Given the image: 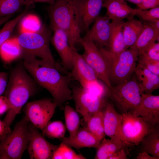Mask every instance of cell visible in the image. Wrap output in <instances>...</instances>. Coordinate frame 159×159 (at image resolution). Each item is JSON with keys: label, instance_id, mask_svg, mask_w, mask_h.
I'll list each match as a JSON object with an SVG mask.
<instances>
[{"label": "cell", "instance_id": "obj_29", "mask_svg": "<svg viewBox=\"0 0 159 159\" xmlns=\"http://www.w3.org/2000/svg\"><path fill=\"white\" fill-rule=\"evenodd\" d=\"M64 109L66 127L69 133V137H72L80 128V117L76 110L71 106L66 105Z\"/></svg>", "mask_w": 159, "mask_h": 159}, {"label": "cell", "instance_id": "obj_13", "mask_svg": "<svg viewBox=\"0 0 159 159\" xmlns=\"http://www.w3.org/2000/svg\"><path fill=\"white\" fill-rule=\"evenodd\" d=\"M29 128L32 135L27 149L31 159H51L58 145L53 144L45 138L38 129L29 122Z\"/></svg>", "mask_w": 159, "mask_h": 159}, {"label": "cell", "instance_id": "obj_1", "mask_svg": "<svg viewBox=\"0 0 159 159\" xmlns=\"http://www.w3.org/2000/svg\"><path fill=\"white\" fill-rule=\"evenodd\" d=\"M22 57L25 69L36 83L50 93L57 107L61 110L64 109L65 103L72 99L69 85L74 79L70 73L63 74L56 68L41 65L34 56L25 55Z\"/></svg>", "mask_w": 159, "mask_h": 159}, {"label": "cell", "instance_id": "obj_39", "mask_svg": "<svg viewBox=\"0 0 159 159\" xmlns=\"http://www.w3.org/2000/svg\"><path fill=\"white\" fill-rule=\"evenodd\" d=\"M9 102L5 96H0V115L6 112H7L10 108Z\"/></svg>", "mask_w": 159, "mask_h": 159}, {"label": "cell", "instance_id": "obj_28", "mask_svg": "<svg viewBox=\"0 0 159 159\" xmlns=\"http://www.w3.org/2000/svg\"><path fill=\"white\" fill-rule=\"evenodd\" d=\"M85 127L101 141L105 138L103 116L102 110L92 115L86 123Z\"/></svg>", "mask_w": 159, "mask_h": 159}, {"label": "cell", "instance_id": "obj_3", "mask_svg": "<svg viewBox=\"0 0 159 159\" xmlns=\"http://www.w3.org/2000/svg\"><path fill=\"white\" fill-rule=\"evenodd\" d=\"M51 37V31L43 26L36 32H21L16 38L22 50V54L38 58L41 65L64 72L65 70L56 62L52 53L49 47Z\"/></svg>", "mask_w": 159, "mask_h": 159}, {"label": "cell", "instance_id": "obj_8", "mask_svg": "<svg viewBox=\"0 0 159 159\" xmlns=\"http://www.w3.org/2000/svg\"><path fill=\"white\" fill-rule=\"evenodd\" d=\"M122 115L121 131L125 141L131 146L138 145L154 126L131 111Z\"/></svg>", "mask_w": 159, "mask_h": 159}, {"label": "cell", "instance_id": "obj_45", "mask_svg": "<svg viewBox=\"0 0 159 159\" xmlns=\"http://www.w3.org/2000/svg\"><path fill=\"white\" fill-rule=\"evenodd\" d=\"M11 15L6 16L0 18V26L4 23L6 22L10 18Z\"/></svg>", "mask_w": 159, "mask_h": 159}, {"label": "cell", "instance_id": "obj_10", "mask_svg": "<svg viewBox=\"0 0 159 159\" xmlns=\"http://www.w3.org/2000/svg\"><path fill=\"white\" fill-rule=\"evenodd\" d=\"M80 43L84 49L83 58L96 73L98 78L106 85L110 90L112 86L110 82L107 66L99 48L89 38L85 36Z\"/></svg>", "mask_w": 159, "mask_h": 159}, {"label": "cell", "instance_id": "obj_15", "mask_svg": "<svg viewBox=\"0 0 159 159\" xmlns=\"http://www.w3.org/2000/svg\"><path fill=\"white\" fill-rule=\"evenodd\" d=\"M132 112L152 126H156L159 122V96L142 94L139 105Z\"/></svg>", "mask_w": 159, "mask_h": 159}, {"label": "cell", "instance_id": "obj_14", "mask_svg": "<svg viewBox=\"0 0 159 159\" xmlns=\"http://www.w3.org/2000/svg\"><path fill=\"white\" fill-rule=\"evenodd\" d=\"M105 134L117 142L124 143L121 131L122 115L116 111L113 105L107 101L102 110Z\"/></svg>", "mask_w": 159, "mask_h": 159}, {"label": "cell", "instance_id": "obj_4", "mask_svg": "<svg viewBox=\"0 0 159 159\" xmlns=\"http://www.w3.org/2000/svg\"><path fill=\"white\" fill-rule=\"evenodd\" d=\"M105 60L109 78L116 85L130 79L134 72L139 53L133 46L119 53H113L109 50L99 48Z\"/></svg>", "mask_w": 159, "mask_h": 159}, {"label": "cell", "instance_id": "obj_19", "mask_svg": "<svg viewBox=\"0 0 159 159\" xmlns=\"http://www.w3.org/2000/svg\"><path fill=\"white\" fill-rule=\"evenodd\" d=\"M102 7L106 9L105 15L112 20L133 17L138 9L131 7L125 0H103Z\"/></svg>", "mask_w": 159, "mask_h": 159}, {"label": "cell", "instance_id": "obj_21", "mask_svg": "<svg viewBox=\"0 0 159 159\" xmlns=\"http://www.w3.org/2000/svg\"><path fill=\"white\" fill-rule=\"evenodd\" d=\"M137 79L143 87L145 93L151 94L159 88V76L138 64L134 70Z\"/></svg>", "mask_w": 159, "mask_h": 159}, {"label": "cell", "instance_id": "obj_44", "mask_svg": "<svg viewBox=\"0 0 159 159\" xmlns=\"http://www.w3.org/2000/svg\"><path fill=\"white\" fill-rule=\"evenodd\" d=\"M155 29L159 30V20L153 21H145Z\"/></svg>", "mask_w": 159, "mask_h": 159}, {"label": "cell", "instance_id": "obj_23", "mask_svg": "<svg viewBox=\"0 0 159 159\" xmlns=\"http://www.w3.org/2000/svg\"><path fill=\"white\" fill-rule=\"evenodd\" d=\"M143 26V23L133 17L124 21L122 25L124 40L127 49L135 44Z\"/></svg>", "mask_w": 159, "mask_h": 159}, {"label": "cell", "instance_id": "obj_41", "mask_svg": "<svg viewBox=\"0 0 159 159\" xmlns=\"http://www.w3.org/2000/svg\"><path fill=\"white\" fill-rule=\"evenodd\" d=\"M23 5L29 7L36 3H45L51 5L55 2V0H21Z\"/></svg>", "mask_w": 159, "mask_h": 159}, {"label": "cell", "instance_id": "obj_43", "mask_svg": "<svg viewBox=\"0 0 159 159\" xmlns=\"http://www.w3.org/2000/svg\"><path fill=\"white\" fill-rule=\"evenodd\" d=\"M137 159H158L154 156L151 155L145 151H142L138 153L136 158Z\"/></svg>", "mask_w": 159, "mask_h": 159}, {"label": "cell", "instance_id": "obj_32", "mask_svg": "<svg viewBox=\"0 0 159 159\" xmlns=\"http://www.w3.org/2000/svg\"><path fill=\"white\" fill-rule=\"evenodd\" d=\"M27 9L18 16L12 20L7 21L0 31V47L6 41L9 39L17 23L25 15Z\"/></svg>", "mask_w": 159, "mask_h": 159}, {"label": "cell", "instance_id": "obj_37", "mask_svg": "<svg viewBox=\"0 0 159 159\" xmlns=\"http://www.w3.org/2000/svg\"><path fill=\"white\" fill-rule=\"evenodd\" d=\"M141 53L144 54L153 60L159 61V42H154L151 43L139 54Z\"/></svg>", "mask_w": 159, "mask_h": 159}, {"label": "cell", "instance_id": "obj_38", "mask_svg": "<svg viewBox=\"0 0 159 159\" xmlns=\"http://www.w3.org/2000/svg\"><path fill=\"white\" fill-rule=\"evenodd\" d=\"M136 5L141 9H148L159 6V0H142Z\"/></svg>", "mask_w": 159, "mask_h": 159}, {"label": "cell", "instance_id": "obj_24", "mask_svg": "<svg viewBox=\"0 0 159 159\" xmlns=\"http://www.w3.org/2000/svg\"><path fill=\"white\" fill-rule=\"evenodd\" d=\"M23 51L16 37L10 38L0 47V57L6 63H8L22 56Z\"/></svg>", "mask_w": 159, "mask_h": 159}, {"label": "cell", "instance_id": "obj_17", "mask_svg": "<svg viewBox=\"0 0 159 159\" xmlns=\"http://www.w3.org/2000/svg\"><path fill=\"white\" fill-rule=\"evenodd\" d=\"M110 20L105 15L99 16L85 35L99 48L108 47L111 30Z\"/></svg>", "mask_w": 159, "mask_h": 159}, {"label": "cell", "instance_id": "obj_40", "mask_svg": "<svg viewBox=\"0 0 159 159\" xmlns=\"http://www.w3.org/2000/svg\"><path fill=\"white\" fill-rule=\"evenodd\" d=\"M7 73L0 72V96L4 92L7 86L8 79Z\"/></svg>", "mask_w": 159, "mask_h": 159}, {"label": "cell", "instance_id": "obj_11", "mask_svg": "<svg viewBox=\"0 0 159 159\" xmlns=\"http://www.w3.org/2000/svg\"><path fill=\"white\" fill-rule=\"evenodd\" d=\"M69 1L81 32H87L91 24L99 16L102 7L103 0Z\"/></svg>", "mask_w": 159, "mask_h": 159}, {"label": "cell", "instance_id": "obj_16", "mask_svg": "<svg viewBox=\"0 0 159 159\" xmlns=\"http://www.w3.org/2000/svg\"><path fill=\"white\" fill-rule=\"evenodd\" d=\"M53 30L54 34L51 39L60 58L63 68L71 70L74 50L70 46L67 35L64 31L58 29Z\"/></svg>", "mask_w": 159, "mask_h": 159}, {"label": "cell", "instance_id": "obj_33", "mask_svg": "<svg viewBox=\"0 0 159 159\" xmlns=\"http://www.w3.org/2000/svg\"><path fill=\"white\" fill-rule=\"evenodd\" d=\"M23 5L21 0H0V18L11 15Z\"/></svg>", "mask_w": 159, "mask_h": 159}, {"label": "cell", "instance_id": "obj_26", "mask_svg": "<svg viewBox=\"0 0 159 159\" xmlns=\"http://www.w3.org/2000/svg\"><path fill=\"white\" fill-rule=\"evenodd\" d=\"M130 146L124 143L117 142L110 139L104 138L96 148L95 159H109L117 151L126 146Z\"/></svg>", "mask_w": 159, "mask_h": 159}, {"label": "cell", "instance_id": "obj_27", "mask_svg": "<svg viewBox=\"0 0 159 159\" xmlns=\"http://www.w3.org/2000/svg\"><path fill=\"white\" fill-rule=\"evenodd\" d=\"M156 126L153 127L140 143L142 146V151H145L159 159V131L158 128L156 127Z\"/></svg>", "mask_w": 159, "mask_h": 159}, {"label": "cell", "instance_id": "obj_31", "mask_svg": "<svg viewBox=\"0 0 159 159\" xmlns=\"http://www.w3.org/2000/svg\"><path fill=\"white\" fill-rule=\"evenodd\" d=\"M80 154H77L71 147L61 143L54 153L52 159H86Z\"/></svg>", "mask_w": 159, "mask_h": 159}, {"label": "cell", "instance_id": "obj_2", "mask_svg": "<svg viewBox=\"0 0 159 159\" xmlns=\"http://www.w3.org/2000/svg\"><path fill=\"white\" fill-rule=\"evenodd\" d=\"M36 91V82L27 74L23 66L19 65L14 68L4 92L11 107L2 121L5 130L10 128L16 116Z\"/></svg>", "mask_w": 159, "mask_h": 159}, {"label": "cell", "instance_id": "obj_47", "mask_svg": "<svg viewBox=\"0 0 159 159\" xmlns=\"http://www.w3.org/2000/svg\"><path fill=\"white\" fill-rule=\"evenodd\" d=\"M127 0L133 4H135L136 5L140 3L142 0Z\"/></svg>", "mask_w": 159, "mask_h": 159}, {"label": "cell", "instance_id": "obj_20", "mask_svg": "<svg viewBox=\"0 0 159 159\" xmlns=\"http://www.w3.org/2000/svg\"><path fill=\"white\" fill-rule=\"evenodd\" d=\"M61 139V143L77 150L84 148H96L101 141L85 127L79 128L73 137H64Z\"/></svg>", "mask_w": 159, "mask_h": 159}, {"label": "cell", "instance_id": "obj_18", "mask_svg": "<svg viewBox=\"0 0 159 159\" xmlns=\"http://www.w3.org/2000/svg\"><path fill=\"white\" fill-rule=\"evenodd\" d=\"M70 73L74 80L85 88L90 82L98 79L94 70L77 51H74L73 66Z\"/></svg>", "mask_w": 159, "mask_h": 159}, {"label": "cell", "instance_id": "obj_12", "mask_svg": "<svg viewBox=\"0 0 159 159\" xmlns=\"http://www.w3.org/2000/svg\"><path fill=\"white\" fill-rule=\"evenodd\" d=\"M57 105L53 100L43 99L28 103L25 109L29 122L42 130L53 116Z\"/></svg>", "mask_w": 159, "mask_h": 159}, {"label": "cell", "instance_id": "obj_35", "mask_svg": "<svg viewBox=\"0 0 159 159\" xmlns=\"http://www.w3.org/2000/svg\"><path fill=\"white\" fill-rule=\"evenodd\" d=\"M138 9L135 15L145 21H153L159 20V6L146 10Z\"/></svg>", "mask_w": 159, "mask_h": 159}, {"label": "cell", "instance_id": "obj_25", "mask_svg": "<svg viewBox=\"0 0 159 159\" xmlns=\"http://www.w3.org/2000/svg\"><path fill=\"white\" fill-rule=\"evenodd\" d=\"M143 29L135 44L132 46L138 51L139 55L150 44L159 42V30L152 27L145 22Z\"/></svg>", "mask_w": 159, "mask_h": 159}, {"label": "cell", "instance_id": "obj_30", "mask_svg": "<svg viewBox=\"0 0 159 159\" xmlns=\"http://www.w3.org/2000/svg\"><path fill=\"white\" fill-rule=\"evenodd\" d=\"M42 131L44 136L61 139L64 137L66 127L61 121L56 120L49 122Z\"/></svg>", "mask_w": 159, "mask_h": 159}, {"label": "cell", "instance_id": "obj_48", "mask_svg": "<svg viewBox=\"0 0 159 159\" xmlns=\"http://www.w3.org/2000/svg\"><path fill=\"white\" fill-rule=\"evenodd\" d=\"M67 0V1H70V0Z\"/></svg>", "mask_w": 159, "mask_h": 159}, {"label": "cell", "instance_id": "obj_36", "mask_svg": "<svg viewBox=\"0 0 159 159\" xmlns=\"http://www.w3.org/2000/svg\"><path fill=\"white\" fill-rule=\"evenodd\" d=\"M138 63L154 73L159 76V61L153 60L143 53L139 55Z\"/></svg>", "mask_w": 159, "mask_h": 159}, {"label": "cell", "instance_id": "obj_9", "mask_svg": "<svg viewBox=\"0 0 159 159\" xmlns=\"http://www.w3.org/2000/svg\"><path fill=\"white\" fill-rule=\"evenodd\" d=\"M72 90L75 110L83 117L85 123L94 114L102 110L107 102V99L90 93L80 86L73 87Z\"/></svg>", "mask_w": 159, "mask_h": 159}, {"label": "cell", "instance_id": "obj_22", "mask_svg": "<svg viewBox=\"0 0 159 159\" xmlns=\"http://www.w3.org/2000/svg\"><path fill=\"white\" fill-rule=\"evenodd\" d=\"M123 20H112L111 22V30L109 49L115 53L121 52L127 49L124 42L123 33Z\"/></svg>", "mask_w": 159, "mask_h": 159}, {"label": "cell", "instance_id": "obj_7", "mask_svg": "<svg viewBox=\"0 0 159 159\" xmlns=\"http://www.w3.org/2000/svg\"><path fill=\"white\" fill-rule=\"evenodd\" d=\"M110 95L124 112L133 111L139 105L144 90L135 78L112 87Z\"/></svg>", "mask_w": 159, "mask_h": 159}, {"label": "cell", "instance_id": "obj_6", "mask_svg": "<svg viewBox=\"0 0 159 159\" xmlns=\"http://www.w3.org/2000/svg\"><path fill=\"white\" fill-rule=\"evenodd\" d=\"M25 115L16 123L12 130L0 136V159H20L27 149L32 137Z\"/></svg>", "mask_w": 159, "mask_h": 159}, {"label": "cell", "instance_id": "obj_5", "mask_svg": "<svg viewBox=\"0 0 159 159\" xmlns=\"http://www.w3.org/2000/svg\"><path fill=\"white\" fill-rule=\"evenodd\" d=\"M51 28L64 31L68 37L69 45L74 51L81 38V32L76 21L69 1L58 0L47 8Z\"/></svg>", "mask_w": 159, "mask_h": 159}, {"label": "cell", "instance_id": "obj_46", "mask_svg": "<svg viewBox=\"0 0 159 159\" xmlns=\"http://www.w3.org/2000/svg\"><path fill=\"white\" fill-rule=\"evenodd\" d=\"M4 130V127L3 122L0 120V135L3 133Z\"/></svg>", "mask_w": 159, "mask_h": 159}, {"label": "cell", "instance_id": "obj_34", "mask_svg": "<svg viewBox=\"0 0 159 159\" xmlns=\"http://www.w3.org/2000/svg\"><path fill=\"white\" fill-rule=\"evenodd\" d=\"M20 29L21 32H35L42 27L39 19L32 15L25 16L21 19Z\"/></svg>", "mask_w": 159, "mask_h": 159}, {"label": "cell", "instance_id": "obj_42", "mask_svg": "<svg viewBox=\"0 0 159 159\" xmlns=\"http://www.w3.org/2000/svg\"><path fill=\"white\" fill-rule=\"evenodd\" d=\"M128 159L124 150L122 148L120 150L112 155L111 156L109 159Z\"/></svg>", "mask_w": 159, "mask_h": 159}]
</instances>
